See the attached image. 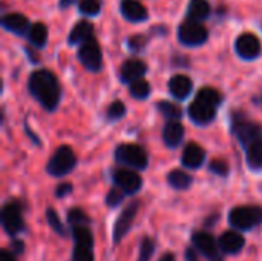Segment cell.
Segmentation results:
<instances>
[{
    "mask_svg": "<svg viewBox=\"0 0 262 261\" xmlns=\"http://www.w3.org/2000/svg\"><path fill=\"white\" fill-rule=\"evenodd\" d=\"M28 89L31 95L48 111L57 109L61 98V86L57 77L48 69H37L28 80Z\"/></svg>",
    "mask_w": 262,
    "mask_h": 261,
    "instance_id": "cell-1",
    "label": "cell"
},
{
    "mask_svg": "<svg viewBox=\"0 0 262 261\" xmlns=\"http://www.w3.org/2000/svg\"><path fill=\"white\" fill-rule=\"evenodd\" d=\"M223 103L221 94L213 88H203L198 91L196 98L189 106V118L198 126L210 125L216 117V109Z\"/></svg>",
    "mask_w": 262,
    "mask_h": 261,
    "instance_id": "cell-2",
    "label": "cell"
},
{
    "mask_svg": "<svg viewBox=\"0 0 262 261\" xmlns=\"http://www.w3.org/2000/svg\"><path fill=\"white\" fill-rule=\"evenodd\" d=\"M115 158L118 163L134 169V171H144L149 165L147 152L135 143H123L118 145L115 149Z\"/></svg>",
    "mask_w": 262,
    "mask_h": 261,
    "instance_id": "cell-3",
    "label": "cell"
},
{
    "mask_svg": "<svg viewBox=\"0 0 262 261\" xmlns=\"http://www.w3.org/2000/svg\"><path fill=\"white\" fill-rule=\"evenodd\" d=\"M75 166H77L75 152L71 149V146L63 145L57 148L54 155L48 160L46 172L52 177H64L69 172H72Z\"/></svg>",
    "mask_w": 262,
    "mask_h": 261,
    "instance_id": "cell-4",
    "label": "cell"
},
{
    "mask_svg": "<svg viewBox=\"0 0 262 261\" xmlns=\"http://www.w3.org/2000/svg\"><path fill=\"white\" fill-rule=\"evenodd\" d=\"M229 223L233 229L250 231L262 225L261 206H238L229 214Z\"/></svg>",
    "mask_w": 262,
    "mask_h": 261,
    "instance_id": "cell-5",
    "label": "cell"
},
{
    "mask_svg": "<svg viewBox=\"0 0 262 261\" xmlns=\"http://www.w3.org/2000/svg\"><path fill=\"white\" fill-rule=\"evenodd\" d=\"M74 261H94V237L89 226L72 228Z\"/></svg>",
    "mask_w": 262,
    "mask_h": 261,
    "instance_id": "cell-6",
    "label": "cell"
},
{
    "mask_svg": "<svg viewBox=\"0 0 262 261\" xmlns=\"http://www.w3.org/2000/svg\"><path fill=\"white\" fill-rule=\"evenodd\" d=\"M21 211H23V208H21L20 202H17V200L8 202L2 209V226L5 229V232L11 237L18 235L25 229Z\"/></svg>",
    "mask_w": 262,
    "mask_h": 261,
    "instance_id": "cell-7",
    "label": "cell"
},
{
    "mask_svg": "<svg viewBox=\"0 0 262 261\" xmlns=\"http://www.w3.org/2000/svg\"><path fill=\"white\" fill-rule=\"evenodd\" d=\"M232 132L235 134V137L238 138V142L243 145V148H246L247 145H250L255 140L262 138V128L255 123L250 122L241 115H235L233 122H232Z\"/></svg>",
    "mask_w": 262,
    "mask_h": 261,
    "instance_id": "cell-8",
    "label": "cell"
},
{
    "mask_svg": "<svg viewBox=\"0 0 262 261\" xmlns=\"http://www.w3.org/2000/svg\"><path fill=\"white\" fill-rule=\"evenodd\" d=\"M209 37L207 28L203 23L184 20L178 28V38L186 46H200Z\"/></svg>",
    "mask_w": 262,
    "mask_h": 261,
    "instance_id": "cell-9",
    "label": "cell"
},
{
    "mask_svg": "<svg viewBox=\"0 0 262 261\" xmlns=\"http://www.w3.org/2000/svg\"><path fill=\"white\" fill-rule=\"evenodd\" d=\"M78 60L91 72H98L101 69V66H103V54H101V48H100V45H98V42L95 38H91V40H88L86 43H83L80 46Z\"/></svg>",
    "mask_w": 262,
    "mask_h": 261,
    "instance_id": "cell-10",
    "label": "cell"
},
{
    "mask_svg": "<svg viewBox=\"0 0 262 261\" xmlns=\"http://www.w3.org/2000/svg\"><path fill=\"white\" fill-rule=\"evenodd\" d=\"M192 246L209 261H224L220 243L209 232H195L192 235Z\"/></svg>",
    "mask_w": 262,
    "mask_h": 261,
    "instance_id": "cell-11",
    "label": "cell"
},
{
    "mask_svg": "<svg viewBox=\"0 0 262 261\" xmlns=\"http://www.w3.org/2000/svg\"><path fill=\"white\" fill-rule=\"evenodd\" d=\"M138 208H140V202H132L130 205H127L123 212L118 215L115 225H114V231H112V235H114V243H120L126 235L127 232L130 231L134 222H135V217L138 214Z\"/></svg>",
    "mask_w": 262,
    "mask_h": 261,
    "instance_id": "cell-12",
    "label": "cell"
},
{
    "mask_svg": "<svg viewBox=\"0 0 262 261\" xmlns=\"http://www.w3.org/2000/svg\"><path fill=\"white\" fill-rule=\"evenodd\" d=\"M112 180H114L115 186L127 195L137 194L143 185L140 174H137V171H134V169H126V168L114 171Z\"/></svg>",
    "mask_w": 262,
    "mask_h": 261,
    "instance_id": "cell-13",
    "label": "cell"
},
{
    "mask_svg": "<svg viewBox=\"0 0 262 261\" xmlns=\"http://www.w3.org/2000/svg\"><path fill=\"white\" fill-rule=\"evenodd\" d=\"M235 49L241 58L253 60V58L259 57V54H261V42L255 34L244 32L236 38Z\"/></svg>",
    "mask_w": 262,
    "mask_h": 261,
    "instance_id": "cell-14",
    "label": "cell"
},
{
    "mask_svg": "<svg viewBox=\"0 0 262 261\" xmlns=\"http://www.w3.org/2000/svg\"><path fill=\"white\" fill-rule=\"evenodd\" d=\"M147 66L143 60L140 58H129L123 63L121 71H120V78L123 83L132 85L137 80H141L143 75L146 74Z\"/></svg>",
    "mask_w": 262,
    "mask_h": 261,
    "instance_id": "cell-15",
    "label": "cell"
},
{
    "mask_svg": "<svg viewBox=\"0 0 262 261\" xmlns=\"http://www.w3.org/2000/svg\"><path fill=\"white\" fill-rule=\"evenodd\" d=\"M206 162V151L198 143H187L183 149L181 163L187 169H198Z\"/></svg>",
    "mask_w": 262,
    "mask_h": 261,
    "instance_id": "cell-16",
    "label": "cell"
},
{
    "mask_svg": "<svg viewBox=\"0 0 262 261\" xmlns=\"http://www.w3.org/2000/svg\"><path fill=\"white\" fill-rule=\"evenodd\" d=\"M220 249L223 254H229V255H233V254H239L243 251V248L246 246V240L244 237L236 232V231H227L221 235L220 238Z\"/></svg>",
    "mask_w": 262,
    "mask_h": 261,
    "instance_id": "cell-17",
    "label": "cell"
},
{
    "mask_svg": "<svg viewBox=\"0 0 262 261\" xmlns=\"http://www.w3.org/2000/svg\"><path fill=\"white\" fill-rule=\"evenodd\" d=\"M193 89V83L192 80L184 75V74H177L169 80V92L172 94V97H175L177 100H184L189 97V94Z\"/></svg>",
    "mask_w": 262,
    "mask_h": 261,
    "instance_id": "cell-18",
    "label": "cell"
},
{
    "mask_svg": "<svg viewBox=\"0 0 262 261\" xmlns=\"http://www.w3.org/2000/svg\"><path fill=\"white\" fill-rule=\"evenodd\" d=\"M2 25H3L5 29L14 32V34H18V35L28 34L29 32V28H31L28 17L23 15V14H20V12H11V14L3 15Z\"/></svg>",
    "mask_w": 262,
    "mask_h": 261,
    "instance_id": "cell-19",
    "label": "cell"
},
{
    "mask_svg": "<svg viewBox=\"0 0 262 261\" xmlns=\"http://www.w3.org/2000/svg\"><path fill=\"white\" fill-rule=\"evenodd\" d=\"M94 38V26L91 22L88 20H80L74 28L72 31L69 32V37H68V42L69 45H83L86 43L88 40Z\"/></svg>",
    "mask_w": 262,
    "mask_h": 261,
    "instance_id": "cell-20",
    "label": "cell"
},
{
    "mask_svg": "<svg viewBox=\"0 0 262 261\" xmlns=\"http://www.w3.org/2000/svg\"><path fill=\"white\" fill-rule=\"evenodd\" d=\"M163 140L170 149L180 146L184 140V126L180 122H169L163 129Z\"/></svg>",
    "mask_w": 262,
    "mask_h": 261,
    "instance_id": "cell-21",
    "label": "cell"
},
{
    "mask_svg": "<svg viewBox=\"0 0 262 261\" xmlns=\"http://www.w3.org/2000/svg\"><path fill=\"white\" fill-rule=\"evenodd\" d=\"M120 8H121V14L129 22H143L147 18V9L138 0H123Z\"/></svg>",
    "mask_w": 262,
    "mask_h": 261,
    "instance_id": "cell-22",
    "label": "cell"
},
{
    "mask_svg": "<svg viewBox=\"0 0 262 261\" xmlns=\"http://www.w3.org/2000/svg\"><path fill=\"white\" fill-rule=\"evenodd\" d=\"M247 165L252 171H262V138L252 142L244 148Z\"/></svg>",
    "mask_w": 262,
    "mask_h": 261,
    "instance_id": "cell-23",
    "label": "cell"
},
{
    "mask_svg": "<svg viewBox=\"0 0 262 261\" xmlns=\"http://www.w3.org/2000/svg\"><path fill=\"white\" fill-rule=\"evenodd\" d=\"M210 14V3L207 0H190L187 8V20L201 23Z\"/></svg>",
    "mask_w": 262,
    "mask_h": 261,
    "instance_id": "cell-24",
    "label": "cell"
},
{
    "mask_svg": "<svg viewBox=\"0 0 262 261\" xmlns=\"http://www.w3.org/2000/svg\"><path fill=\"white\" fill-rule=\"evenodd\" d=\"M192 182H193V178L187 172H184L181 169H173V171H170L167 174V183H169V186L173 188V189H177V191L189 189L190 185H192Z\"/></svg>",
    "mask_w": 262,
    "mask_h": 261,
    "instance_id": "cell-25",
    "label": "cell"
},
{
    "mask_svg": "<svg viewBox=\"0 0 262 261\" xmlns=\"http://www.w3.org/2000/svg\"><path fill=\"white\" fill-rule=\"evenodd\" d=\"M28 38L29 42L35 46V48H41L46 45V40H48V29L43 23H34L31 28H29V32H28Z\"/></svg>",
    "mask_w": 262,
    "mask_h": 261,
    "instance_id": "cell-26",
    "label": "cell"
},
{
    "mask_svg": "<svg viewBox=\"0 0 262 261\" xmlns=\"http://www.w3.org/2000/svg\"><path fill=\"white\" fill-rule=\"evenodd\" d=\"M157 109L161 112V115H164L166 118H169V122H178L183 117V109L167 100H163L157 105Z\"/></svg>",
    "mask_w": 262,
    "mask_h": 261,
    "instance_id": "cell-27",
    "label": "cell"
},
{
    "mask_svg": "<svg viewBox=\"0 0 262 261\" xmlns=\"http://www.w3.org/2000/svg\"><path fill=\"white\" fill-rule=\"evenodd\" d=\"M150 83L149 82H146V80H137V82H134L132 85H130V88H129V92H130V95L134 97V98H137V100H144V98H147L149 95H150Z\"/></svg>",
    "mask_w": 262,
    "mask_h": 261,
    "instance_id": "cell-28",
    "label": "cell"
},
{
    "mask_svg": "<svg viewBox=\"0 0 262 261\" xmlns=\"http://www.w3.org/2000/svg\"><path fill=\"white\" fill-rule=\"evenodd\" d=\"M46 222H48L49 228H51L57 235H60V237H66V235H68V232H66V229H64V226H63V223H61L58 214H57L52 208H48V209H46Z\"/></svg>",
    "mask_w": 262,
    "mask_h": 261,
    "instance_id": "cell-29",
    "label": "cell"
},
{
    "mask_svg": "<svg viewBox=\"0 0 262 261\" xmlns=\"http://www.w3.org/2000/svg\"><path fill=\"white\" fill-rule=\"evenodd\" d=\"M89 217L80 209V208H72L68 212V223L71 228H78V226H89Z\"/></svg>",
    "mask_w": 262,
    "mask_h": 261,
    "instance_id": "cell-30",
    "label": "cell"
},
{
    "mask_svg": "<svg viewBox=\"0 0 262 261\" xmlns=\"http://www.w3.org/2000/svg\"><path fill=\"white\" fill-rule=\"evenodd\" d=\"M126 115V105L120 100H115L109 105L107 108V112H106V117L109 122H118L121 120L123 117Z\"/></svg>",
    "mask_w": 262,
    "mask_h": 261,
    "instance_id": "cell-31",
    "label": "cell"
},
{
    "mask_svg": "<svg viewBox=\"0 0 262 261\" xmlns=\"http://www.w3.org/2000/svg\"><path fill=\"white\" fill-rule=\"evenodd\" d=\"M155 252V242L150 237H144L140 245V254L137 261H150Z\"/></svg>",
    "mask_w": 262,
    "mask_h": 261,
    "instance_id": "cell-32",
    "label": "cell"
},
{
    "mask_svg": "<svg viewBox=\"0 0 262 261\" xmlns=\"http://www.w3.org/2000/svg\"><path fill=\"white\" fill-rule=\"evenodd\" d=\"M78 8L86 15H97L101 9V0H80Z\"/></svg>",
    "mask_w": 262,
    "mask_h": 261,
    "instance_id": "cell-33",
    "label": "cell"
},
{
    "mask_svg": "<svg viewBox=\"0 0 262 261\" xmlns=\"http://www.w3.org/2000/svg\"><path fill=\"white\" fill-rule=\"evenodd\" d=\"M124 192L121 191V189H118L117 186L115 188H112L109 192H107V195H106V205L109 206V208H118L123 202H124Z\"/></svg>",
    "mask_w": 262,
    "mask_h": 261,
    "instance_id": "cell-34",
    "label": "cell"
},
{
    "mask_svg": "<svg viewBox=\"0 0 262 261\" xmlns=\"http://www.w3.org/2000/svg\"><path fill=\"white\" fill-rule=\"evenodd\" d=\"M209 169H210L212 174L220 175V177H227L229 175V171H230L227 162H224V160H213V162H210Z\"/></svg>",
    "mask_w": 262,
    "mask_h": 261,
    "instance_id": "cell-35",
    "label": "cell"
},
{
    "mask_svg": "<svg viewBox=\"0 0 262 261\" xmlns=\"http://www.w3.org/2000/svg\"><path fill=\"white\" fill-rule=\"evenodd\" d=\"M72 185L71 183H61V185H58L57 186V189H55V197L57 198H64V197H68L71 192H72Z\"/></svg>",
    "mask_w": 262,
    "mask_h": 261,
    "instance_id": "cell-36",
    "label": "cell"
},
{
    "mask_svg": "<svg viewBox=\"0 0 262 261\" xmlns=\"http://www.w3.org/2000/svg\"><path fill=\"white\" fill-rule=\"evenodd\" d=\"M144 43H146V38L141 37V35H135V37H130V38H129V48H130L132 51H140V49H143Z\"/></svg>",
    "mask_w": 262,
    "mask_h": 261,
    "instance_id": "cell-37",
    "label": "cell"
},
{
    "mask_svg": "<svg viewBox=\"0 0 262 261\" xmlns=\"http://www.w3.org/2000/svg\"><path fill=\"white\" fill-rule=\"evenodd\" d=\"M184 255H186V261H201L200 260V252H198L193 246L187 248Z\"/></svg>",
    "mask_w": 262,
    "mask_h": 261,
    "instance_id": "cell-38",
    "label": "cell"
},
{
    "mask_svg": "<svg viewBox=\"0 0 262 261\" xmlns=\"http://www.w3.org/2000/svg\"><path fill=\"white\" fill-rule=\"evenodd\" d=\"M0 261H15V257H14L12 252L3 249V251L0 252Z\"/></svg>",
    "mask_w": 262,
    "mask_h": 261,
    "instance_id": "cell-39",
    "label": "cell"
},
{
    "mask_svg": "<svg viewBox=\"0 0 262 261\" xmlns=\"http://www.w3.org/2000/svg\"><path fill=\"white\" fill-rule=\"evenodd\" d=\"M11 248H12V251H14L15 254H18V255L23 254V251H25V245H23L21 242H14Z\"/></svg>",
    "mask_w": 262,
    "mask_h": 261,
    "instance_id": "cell-40",
    "label": "cell"
},
{
    "mask_svg": "<svg viewBox=\"0 0 262 261\" xmlns=\"http://www.w3.org/2000/svg\"><path fill=\"white\" fill-rule=\"evenodd\" d=\"M158 261H177V258H175V255L172 252H167V254H164Z\"/></svg>",
    "mask_w": 262,
    "mask_h": 261,
    "instance_id": "cell-41",
    "label": "cell"
},
{
    "mask_svg": "<svg viewBox=\"0 0 262 261\" xmlns=\"http://www.w3.org/2000/svg\"><path fill=\"white\" fill-rule=\"evenodd\" d=\"M77 0H60V8H69L71 5H74Z\"/></svg>",
    "mask_w": 262,
    "mask_h": 261,
    "instance_id": "cell-42",
    "label": "cell"
}]
</instances>
